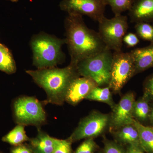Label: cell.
<instances>
[{
  "label": "cell",
  "mask_w": 153,
  "mask_h": 153,
  "mask_svg": "<svg viewBox=\"0 0 153 153\" xmlns=\"http://www.w3.org/2000/svg\"><path fill=\"white\" fill-rule=\"evenodd\" d=\"M66 44L71 56V63L96 55L106 49L98 32L88 27L82 16L68 14L65 20Z\"/></svg>",
  "instance_id": "1"
},
{
  "label": "cell",
  "mask_w": 153,
  "mask_h": 153,
  "mask_svg": "<svg viewBox=\"0 0 153 153\" xmlns=\"http://www.w3.org/2000/svg\"><path fill=\"white\" fill-rule=\"evenodd\" d=\"M47 94L46 104L61 105L65 102L67 89L73 79L80 76L76 65L71 63L63 68H41L26 71Z\"/></svg>",
  "instance_id": "2"
},
{
  "label": "cell",
  "mask_w": 153,
  "mask_h": 153,
  "mask_svg": "<svg viewBox=\"0 0 153 153\" xmlns=\"http://www.w3.org/2000/svg\"><path fill=\"white\" fill-rule=\"evenodd\" d=\"M65 39L41 34L33 37L31 47L33 54V64L38 68H52L61 63L64 58L62 47Z\"/></svg>",
  "instance_id": "3"
},
{
  "label": "cell",
  "mask_w": 153,
  "mask_h": 153,
  "mask_svg": "<svg viewBox=\"0 0 153 153\" xmlns=\"http://www.w3.org/2000/svg\"><path fill=\"white\" fill-rule=\"evenodd\" d=\"M113 55L112 51L106 48L98 54L79 61L76 65L79 75L93 79L99 87L108 85Z\"/></svg>",
  "instance_id": "4"
},
{
  "label": "cell",
  "mask_w": 153,
  "mask_h": 153,
  "mask_svg": "<svg viewBox=\"0 0 153 153\" xmlns=\"http://www.w3.org/2000/svg\"><path fill=\"white\" fill-rule=\"evenodd\" d=\"M13 117L17 124L40 128L47 121V115L41 102L33 97H21L12 105Z\"/></svg>",
  "instance_id": "5"
},
{
  "label": "cell",
  "mask_w": 153,
  "mask_h": 153,
  "mask_svg": "<svg viewBox=\"0 0 153 153\" xmlns=\"http://www.w3.org/2000/svg\"><path fill=\"white\" fill-rule=\"evenodd\" d=\"M98 23V33L106 48L114 52L122 51L123 38L128 28L127 17L120 15L108 19L105 16Z\"/></svg>",
  "instance_id": "6"
},
{
  "label": "cell",
  "mask_w": 153,
  "mask_h": 153,
  "mask_svg": "<svg viewBox=\"0 0 153 153\" xmlns=\"http://www.w3.org/2000/svg\"><path fill=\"white\" fill-rule=\"evenodd\" d=\"M134 75V65L129 52H114L110 80L108 85L111 91L119 93Z\"/></svg>",
  "instance_id": "7"
},
{
  "label": "cell",
  "mask_w": 153,
  "mask_h": 153,
  "mask_svg": "<svg viewBox=\"0 0 153 153\" xmlns=\"http://www.w3.org/2000/svg\"><path fill=\"white\" fill-rule=\"evenodd\" d=\"M110 115L94 111L79 121L68 139L72 143L84 139L94 138L109 126Z\"/></svg>",
  "instance_id": "8"
},
{
  "label": "cell",
  "mask_w": 153,
  "mask_h": 153,
  "mask_svg": "<svg viewBox=\"0 0 153 153\" xmlns=\"http://www.w3.org/2000/svg\"><path fill=\"white\" fill-rule=\"evenodd\" d=\"M106 6L104 0H63L60 4L68 14L86 16L98 22L105 16Z\"/></svg>",
  "instance_id": "9"
},
{
  "label": "cell",
  "mask_w": 153,
  "mask_h": 153,
  "mask_svg": "<svg viewBox=\"0 0 153 153\" xmlns=\"http://www.w3.org/2000/svg\"><path fill=\"white\" fill-rule=\"evenodd\" d=\"M135 101L134 93L130 91L125 94L118 103L115 105L110 115L109 126L111 132L123 126L133 123V112Z\"/></svg>",
  "instance_id": "10"
},
{
  "label": "cell",
  "mask_w": 153,
  "mask_h": 153,
  "mask_svg": "<svg viewBox=\"0 0 153 153\" xmlns=\"http://www.w3.org/2000/svg\"><path fill=\"white\" fill-rule=\"evenodd\" d=\"M97 86L95 81L90 78L82 76L76 77L68 86L65 102L74 106L86 98L94 88Z\"/></svg>",
  "instance_id": "11"
},
{
  "label": "cell",
  "mask_w": 153,
  "mask_h": 153,
  "mask_svg": "<svg viewBox=\"0 0 153 153\" xmlns=\"http://www.w3.org/2000/svg\"><path fill=\"white\" fill-rule=\"evenodd\" d=\"M128 12L133 23H153V0H133Z\"/></svg>",
  "instance_id": "12"
},
{
  "label": "cell",
  "mask_w": 153,
  "mask_h": 153,
  "mask_svg": "<svg viewBox=\"0 0 153 153\" xmlns=\"http://www.w3.org/2000/svg\"><path fill=\"white\" fill-rule=\"evenodd\" d=\"M129 53L134 65L135 75L153 68V43L133 49Z\"/></svg>",
  "instance_id": "13"
},
{
  "label": "cell",
  "mask_w": 153,
  "mask_h": 153,
  "mask_svg": "<svg viewBox=\"0 0 153 153\" xmlns=\"http://www.w3.org/2000/svg\"><path fill=\"white\" fill-rule=\"evenodd\" d=\"M57 140L38 128L37 136L29 142L34 153H53Z\"/></svg>",
  "instance_id": "14"
},
{
  "label": "cell",
  "mask_w": 153,
  "mask_h": 153,
  "mask_svg": "<svg viewBox=\"0 0 153 153\" xmlns=\"http://www.w3.org/2000/svg\"><path fill=\"white\" fill-rule=\"evenodd\" d=\"M111 133L115 141L122 146H140L138 131L134 123L123 126Z\"/></svg>",
  "instance_id": "15"
},
{
  "label": "cell",
  "mask_w": 153,
  "mask_h": 153,
  "mask_svg": "<svg viewBox=\"0 0 153 153\" xmlns=\"http://www.w3.org/2000/svg\"><path fill=\"white\" fill-rule=\"evenodd\" d=\"M138 131L140 146L146 153H153V127L145 126L134 119Z\"/></svg>",
  "instance_id": "16"
},
{
  "label": "cell",
  "mask_w": 153,
  "mask_h": 153,
  "mask_svg": "<svg viewBox=\"0 0 153 153\" xmlns=\"http://www.w3.org/2000/svg\"><path fill=\"white\" fill-rule=\"evenodd\" d=\"M151 102L144 94L135 102L133 116L134 119L143 124L149 122Z\"/></svg>",
  "instance_id": "17"
},
{
  "label": "cell",
  "mask_w": 153,
  "mask_h": 153,
  "mask_svg": "<svg viewBox=\"0 0 153 153\" xmlns=\"http://www.w3.org/2000/svg\"><path fill=\"white\" fill-rule=\"evenodd\" d=\"M30 139L26 134L25 126L20 124H17L1 139L3 142L7 143L13 146L22 144L26 142L29 141Z\"/></svg>",
  "instance_id": "18"
},
{
  "label": "cell",
  "mask_w": 153,
  "mask_h": 153,
  "mask_svg": "<svg viewBox=\"0 0 153 153\" xmlns=\"http://www.w3.org/2000/svg\"><path fill=\"white\" fill-rule=\"evenodd\" d=\"M0 71L7 74H13L16 66L13 55L7 47L0 43Z\"/></svg>",
  "instance_id": "19"
},
{
  "label": "cell",
  "mask_w": 153,
  "mask_h": 153,
  "mask_svg": "<svg viewBox=\"0 0 153 153\" xmlns=\"http://www.w3.org/2000/svg\"><path fill=\"white\" fill-rule=\"evenodd\" d=\"M85 99L88 100L104 102L109 105L111 108L116 104L113 99L110 89L108 86L106 87L97 86Z\"/></svg>",
  "instance_id": "20"
},
{
  "label": "cell",
  "mask_w": 153,
  "mask_h": 153,
  "mask_svg": "<svg viewBox=\"0 0 153 153\" xmlns=\"http://www.w3.org/2000/svg\"><path fill=\"white\" fill-rule=\"evenodd\" d=\"M136 35L139 38L153 43V26L147 22L136 23L134 26Z\"/></svg>",
  "instance_id": "21"
},
{
  "label": "cell",
  "mask_w": 153,
  "mask_h": 153,
  "mask_svg": "<svg viewBox=\"0 0 153 153\" xmlns=\"http://www.w3.org/2000/svg\"><path fill=\"white\" fill-rule=\"evenodd\" d=\"M106 5L110 7L114 16L122 15L128 11L132 5L133 0H104Z\"/></svg>",
  "instance_id": "22"
},
{
  "label": "cell",
  "mask_w": 153,
  "mask_h": 153,
  "mask_svg": "<svg viewBox=\"0 0 153 153\" xmlns=\"http://www.w3.org/2000/svg\"><path fill=\"white\" fill-rule=\"evenodd\" d=\"M98 146L94 138L85 139L76 149L74 153H95Z\"/></svg>",
  "instance_id": "23"
},
{
  "label": "cell",
  "mask_w": 153,
  "mask_h": 153,
  "mask_svg": "<svg viewBox=\"0 0 153 153\" xmlns=\"http://www.w3.org/2000/svg\"><path fill=\"white\" fill-rule=\"evenodd\" d=\"M103 153H126L123 146L116 142L105 139Z\"/></svg>",
  "instance_id": "24"
},
{
  "label": "cell",
  "mask_w": 153,
  "mask_h": 153,
  "mask_svg": "<svg viewBox=\"0 0 153 153\" xmlns=\"http://www.w3.org/2000/svg\"><path fill=\"white\" fill-rule=\"evenodd\" d=\"M72 143L68 138L66 140L58 139L53 153H72Z\"/></svg>",
  "instance_id": "25"
},
{
  "label": "cell",
  "mask_w": 153,
  "mask_h": 153,
  "mask_svg": "<svg viewBox=\"0 0 153 153\" xmlns=\"http://www.w3.org/2000/svg\"><path fill=\"white\" fill-rule=\"evenodd\" d=\"M143 91V94L147 97L151 103H153V73L145 79Z\"/></svg>",
  "instance_id": "26"
},
{
  "label": "cell",
  "mask_w": 153,
  "mask_h": 153,
  "mask_svg": "<svg viewBox=\"0 0 153 153\" xmlns=\"http://www.w3.org/2000/svg\"><path fill=\"white\" fill-rule=\"evenodd\" d=\"M123 42L129 48L136 46L140 42L139 38L136 34L130 33L126 34L124 37Z\"/></svg>",
  "instance_id": "27"
},
{
  "label": "cell",
  "mask_w": 153,
  "mask_h": 153,
  "mask_svg": "<svg viewBox=\"0 0 153 153\" xmlns=\"http://www.w3.org/2000/svg\"><path fill=\"white\" fill-rule=\"evenodd\" d=\"M10 153H34V152L30 144L23 143L13 146L11 148Z\"/></svg>",
  "instance_id": "28"
},
{
  "label": "cell",
  "mask_w": 153,
  "mask_h": 153,
  "mask_svg": "<svg viewBox=\"0 0 153 153\" xmlns=\"http://www.w3.org/2000/svg\"><path fill=\"white\" fill-rule=\"evenodd\" d=\"M140 145H130L127 146L126 153H145Z\"/></svg>",
  "instance_id": "29"
},
{
  "label": "cell",
  "mask_w": 153,
  "mask_h": 153,
  "mask_svg": "<svg viewBox=\"0 0 153 153\" xmlns=\"http://www.w3.org/2000/svg\"><path fill=\"white\" fill-rule=\"evenodd\" d=\"M149 122L151 126L153 127V103H151L150 111L149 115Z\"/></svg>",
  "instance_id": "30"
},
{
  "label": "cell",
  "mask_w": 153,
  "mask_h": 153,
  "mask_svg": "<svg viewBox=\"0 0 153 153\" xmlns=\"http://www.w3.org/2000/svg\"><path fill=\"white\" fill-rule=\"evenodd\" d=\"M10 1H11L14 2H15L18 1V0H10Z\"/></svg>",
  "instance_id": "31"
},
{
  "label": "cell",
  "mask_w": 153,
  "mask_h": 153,
  "mask_svg": "<svg viewBox=\"0 0 153 153\" xmlns=\"http://www.w3.org/2000/svg\"><path fill=\"white\" fill-rule=\"evenodd\" d=\"M95 153H103V152H99Z\"/></svg>",
  "instance_id": "32"
},
{
  "label": "cell",
  "mask_w": 153,
  "mask_h": 153,
  "mask_svg": "<svg viewBox=\"0 0 153 153\" xmlns=\"http://www.w3.org/2000/svg\"><path fill=\"white\" fill-rule=\"evenodd\" d=\"M0 153H2V152H0Z\"/></svg>",
  "instance_id": "33"
}]
</instances>
